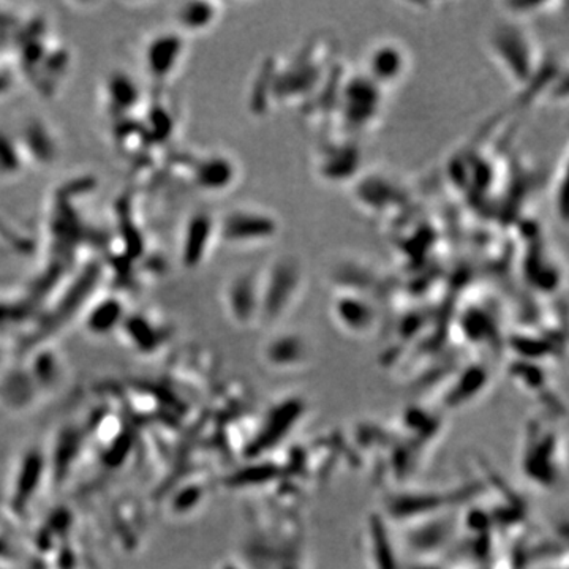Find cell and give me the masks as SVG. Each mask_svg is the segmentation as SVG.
I'll return each mask as SVG.
<instances>
[{
	"mask_svg": "<svg viewBox=\"0 0 569 569\" xmlns=\"http://www.w3.org/2000/svg\"><path fill=\"white\" fill-rule=\"evenodd\" d=\"M332 312L340 326L351 332L369 331L377 320L376 306L365 291L340 290L332 302Z\"/></svg>",
	"mask_w": 569,
	"mask_h": 569,
	"instance_id": "cell-8",
	"label": "cell"
},
{
	"mask_svg": "<svg viewBox=\"0 0 569 569\" xmlns=\"http://www.w3.org/2000/svg\"><path fill=\"white\" fill-rule=\"evenodd\" d=\"M488 50L493 62L518 86L533 80L539 66V54L533 37L516 20L497 22L488 37Z\"/></svg>",
	"mask_w": 569,
	"mask_h": 569,
	"instance_id": "cell-1",
	"label": "cell"
},
{
	"mask_svg": "<svg viewBox=\"0 0 569 569\" xmlns=\"http://www.w3.org/2000/svg\"><path fill=\"white\" fill-rule=\"evenodd\" d=\"M200 178L203 186L212 189V192H220V190L228 189L236 179V164L227 157L217 156L204 163L203 171Z\"/></svg>",
	"mask_w": 569,
	"mask_h": 569,
	"instance_id": "cell-9",
	"label": "cell"
},
{
	"mask_svg": "<svg viewBox=\"0 0 569 569\" xmlns=\"http://www.w3.org/2000/svg\"><path fill=\"white\" fill-rule=\"evenodd\" d=\"M222 238L236 246L260 247L274 242L282 231L279 217L268 209L239 208L220 224Z\"/></svg>",
	"mask_w": 569,
	"mask_h": 569,
	"instance_id": "cell-3",
	"label": "cell"
},
{
	"mask_svg": "<svg viewBox=\"0 0 569 569\" xmlns=\"http://www.w3.org/2000/svg\"><path fill=\"white\" fill-rule=\"evenodd\" d=\"M340 97H342L340 111L348 126L353 127L355 130H362L377 121L378 112L381 110L383 89L378 88L376 82L370 81L365 73L347 81L342 86Z\"/></svg>",
	"mask_w": 569,
	"mask_h": 569,
	"instance_id": "cell-4",
	"label": "cell"
},
{
	"mask_svg": "<svg viewBox=\"0 0 569 569\" xmlns=\"http://www.w3.org/2000/svg\"><path fill=\"white\" fill-rule=\"evenodd\" d=\"M408 67L410 58L403 44L396 40H381L367 51L365 74L385 91L403 81Z\"/></svg>",
	"mask_w": 569,
	"mask_h": 569,
	"instance_id": "cell-5",
	"label": "cell"
},
{
	"mask_svg": "<svg viewBox=\"0 0 569 569\" xmlns=\"http://www.w3.org/2000/svg\"><path fill=\"white\" fill-rule=\"evenodd\" d=\"M307 272L301 258L279 254L261 269V318L279 321L305 295Z\"/></svg>",
	"mask_w": 569,
	"mask_h": 569,
	"instance_id": "cell-2",
	"label": "cell"
},
{
	"mask_svg": "<svg viewBox=\"0 0 569 569\" xmlns=\"http://www.w3.org/2000/svg\"><path fill=\"white\" fill-rule=\"evenodd\" d=\"M362 152L355 141L332 140L325 142L317 152V173L326 182L342 183L359 174Z\"/></svg>",
	"mask_w": 569,
	"mask_h": 569,
	"instance_id": "cell-6",
	"label": "cell"
},
{
	"mask_svg": "<svg viewBox=\"0 0 569 569\" xmlns=\"http://www.w3.org/2000/svg\"><path fill=\"white\" fill-rule=\"evenodd\" d=\"M227 302L238 320L261 316V269L239 272L227 287Z\"/></svg>",
	"mask_w": 569,
	"mask_h": 569,
	"instance_id": "cell-7",
	"label": "cell"
}]
</instances>
